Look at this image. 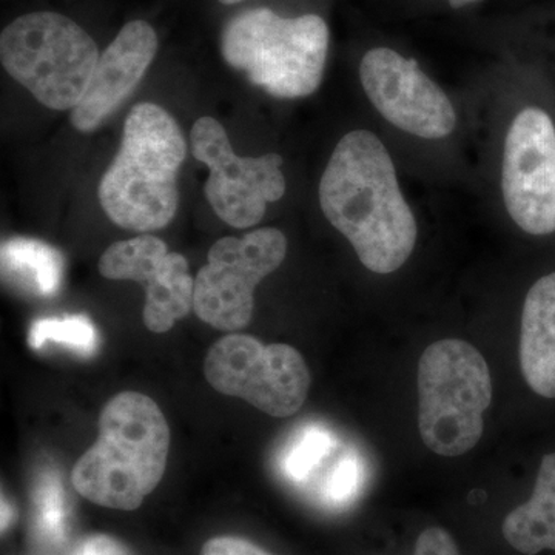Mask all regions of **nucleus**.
<instances>
[{"instance_id": "nucleus-8", "label": "nucleus", "mask_w": 555, "mask_h": 555, "mask_svg": "<svg viewBox=\"0 0 555 555\" xmlns=\"http://www.w3.org/2000/svg\"><path fill=\"white\" fill-rule=\"evenodd\" d=\"M286 254V236L272 228L217 241L195 278L196 315L218 331L246 327L254 315L255 288L283 264Z\"/></svg>"}, {"instance_id": "nucleus-11", "label": "nucleus", "mask_w": 555, "mask_h": 555, "mask_svg": "<svg viewBox=\"0 0 555 555\" xmlns=\"http://www.w3.org/2000/svg\"><path fill=\"white\" fill-rule=\"evenodd\" d=\"M360 78L379 115L398 129L425 139L447 138L455 130L454 105L415 60L374 49L361 61Z\"/></svg>"}, {"instance_id": "nucleus-12", "label": "nucleus", "mask_w": 555, "mask_h": 555, "mask_svg": "<svg viewBox=\"0 0 555 555\" xmlns=\"http://www.w3.org/2000/svg\"><path fill=\"white\" fill-rule=\"evenodd\" d=\"M101 275L107 280L134 281L145 288V327L164 334L193 309L195 280L190 276L188 259L169 251L158 236L142 233L118 241L102 254Z\"/></svg>"}, {"instance_id": "nucleus-3", "label": "nucleus", "mask_w": 555, "mask_h": 555, "mask_svg": "<svg viewBox=\"0 0 555 555\" xmlns=\"http://www.w3.org/2000/svg\"><path fill=\"white\" fill-rule=\"evenodd\" d=\"M169 449L158 404L144 393H118L102 409L96 443L73 467V488L94 505L138 509L163 480Z\"/></svg>"}, {"instance_id": "nucleus-6", "label": "nucleus", "mask_w": 555, "mask_h": 555, "mask_svg": "<svg viewBox=\"0 0 555 555\" xmlns=\"http://www.w3.org/2000/svg\"><path fill=\"white\" fill-rule=\"evenodd\" d=\"M100 56L89 33L53 11L24 14L0 35L5 72L40 104L60 112H72L82 100Z\"/></svg>"}, {"instance_id": "nucleus-19", "label": "nucleus", "mask_w": 555, "mask_h": 555, "mask_svg": "<svg viewBox=\"0 0 555 555\" xmlns=\"http://www.w3.org/2000/svg\"><path fill=\"white\" fill-rule=\"evenodd\" d=\"M38 525L40 532H43L51 540L61 539L65 532V509L64 492H62L60 478L54 474H47L40 481L38 489Z\"/></svg>"}, {"instance_id": "nucleus-14", "label": "nucleus", "mask_w": 555, "mask_h": 555, "mask_svg": "<svg viewBox=\"0 0 555 555\" xmlns=\"http://www.w3.org/2000/svg\"><path fill=\"white\" fill-rule=\"evenodd\" d=\"M520 366L537 396L555 398V272L540 278L526 295Z\"/></svg>"}, {"instance_id": "nucleus-10", "label": "nucleus", "mask_w": 555, "mask_h": 555, "mask_svg": "<svg viewBox=\"0 0 555 555\" xmlns=\"http://www.w3.org/2000/svg\"><path fill=\"white\" fill-rule=\"evenodd\" d=\"M502 190L511 218L524 232H555V127L542 108H525L507 130Z\"/></svg>"}, {"instance_id": "nucleus-2", "label": "nucleus", "mask_w": 555, "mask_h": 555, "mask_svg": "<svg viewBox=\"0 0 555 555\" xmlns=\"http://www.w3.org/2000/svg\"><path fill=\"white\" fill-rule=\"evenodd\" d=\"M185 155L184 134L167 109L152 102L134 105L98 189L109 221L141 233L167 228L177 215L178 173Z\"/></svg>"}, {"instance_id": "nucleus-21", "label": "nucleus", "mask_w": 555, "mask_h": 555, "mask_svg": "<svg viewBox=\"0 0 555 555\" xmlns=\"http://www.w3.org/2000/svg\"><path fill=\"white\" fill-rule=\"evenodd\" d=\"M414 555H462L455 540L443 528H427L416 539Z\"/></svg>"}, {"instance_id": "nucleus-26", "label": "nucleus", "mask_w": 555, "mask_h": 555, "mask_svg": "<svg viewBox=\"0 0 555 555\" xmlns=\"http://www.w3.org/2000/svg\"><path fill=\"white\" fill-rule=\"evenodd\" d=\"M222 5H235V3L243 2V0H218Z\"/></svg>"}, {"instance_id": "nucleus-17", "label": "nucleus", "mask_w": 555, "mask_h": 555, "mask_svg": "<svg viewBox=\"0 0 555 555\" xmlns=\"http://www.w3.org/2000/svg\"><path fill=\"white\" fill-rule=\"evenodd\" d=\"M100 335L96 327L86 315L64 318H42L35 321L28 334V345L33 349H42L47 345H61L79 353L90 357L96 352Z\"/></svg>"}, {"instance_id": "nucleus-4", "label": "nucleus", "mask_w": 555, "mask_h": 555, "mask_svg": "<svg viewBox=\"0 0 555 555\" xmlns=\"http://www.w3.org/2000/svg\"><path fill=\"white\" fill-rule=\"evenodd\" d=\"M327 51V24L317 14L281 17L269 9L247 10L230 20L221 36L230 67L280 100L320 89Z\"/></svg>"}, {"instance_id": "nucleus-1", "label": "nucleus", "mask_w": 555, "mask_h": 555, "mask_svg": "<svg viewBox=\"0 0 555 555\" xmlns=\"http://www.w3.org/2000/svg\"><path fill=\"white\" fill-rule=\"evenodd\" d=\"M318 195L324 217L371 272H396L411 257L415 217L398 185L389 152L371 131H350L341 138Z\"/></svg>"}, {"instance_id": "nucleus-9", "label": "nucleus", "mask_w": 555, "mask_h": 555, "mask_svg": "<svg viewBox=\"0 0 555 555\" xmlns=\"http://www.w3.org/2000/svg\"><path fill=\"white\" fill-rule=\"evenodd\" d=\"M190 144L195 159L210 171L204 185L208 203L230 228H254L264 218L268 204L286 193L283 158L276 153L259 158L236 155L217 119L204 116L196 120Z\"/></svg>"}, {"instance_id": "nucleus-5", "label": "nucleus", "mask_w": 555, "mask_h": 555, "mask_svg": "<svg viewBox=\"0 0 555 555\" xmlns=\"http://www.w3.org/2000/svg\"><path fill=\"white\" fill-rule=\"evenodd\" d=\"M418 427L423 443L443 456L476 448L492 400L485 357L463 339L427 346L418 363Z\"/></svg>"}, {"instance_id": "nucleus-22", "label": "nucleus", "mask_w": 555, "mask_h": 555, "mask_svg": "<svg viewBox=\"0 0 555 555\" xmlns=\"http://www.w3.org/2000/svg\"><path fill=\"white\" fill-rule=\"evenodd\" d=\"M201 555H272L241 537H215L204 543Z\"/></svg>"}, {"instance_id": "nucleus-16", "label": "nucleus", "mask_w": 555, "mask_h": 555, "mask_svg": "<svg viewBox=\"0 0 555 555\" xmlns=\"http://www.w3.org/2000/svg\"><path fill=\"white\" fill-rule=\"evenodd\" d=\"M2 275L35 297H53L61 287L64 258L42 241L11 238L2 246Z\"/></svg>"}, {"instance_id": "nucleus-15", "label": "nucleus", "mask_w": 555, "mask_h": 555, "mask_svg": "<svg viewBox=\"0 0 555 555\" xmlns=\"http://www.w3.org/2000/svg\"><path fill=\"white\" fill-rule=\"evenodd\" d=\"M502 534L525 555L555 551V454L542 460L531 499L507 514Z\"/></svg>"}, {"instance_id": "nucleus-25", "label": "nucleus", "mask_w": 555, "mask_h": 555, "mask_svg": "<svg viewBox=\"0 0 555 555\" xmlns=\"http://www.w3.org/2000/svg\"><path fill=\"white\" fill-rule=\"evenodd\" d=\"M480 2V0H449L452 9H462V7L469 5V3Z\"/></svg>"}, {"instance_id": "nucleus-20", "label": "nucleus", "mask_w": 555, "mask_h": 555, "mask_svg": "<svg viewBox=\"0 0 555 555\" xmlns=\"http://www.w3.org/2000/svg\"><path fill=\"white\" fill-rule=\"evenodd\" d=\"M363 469L357 455L346 454L328 470L321 486V496L331 505H346L357 495L361 486Z\"/></svg>"}, {"instance_id": "nucleus-23", "label": "nucleus", "mask_w": 555, "mask_h": 555, "mask_svg": "<svg viewBox=\"0 0 555 555\" xmlns=\"http://www.w3.org/2000/svg\"><path fill=\"white\" fill-rule=\"evenodd\" d=\"M73 555H133L129 547L113 537L96 534L87 537L76 546Z\"/></svg>"}, {"instance_id": "nucleus-24", "label": "nucleus", "mask_w": 555, "mask_h": 555, "mask_svg": "<svg viewBox=\"0 0 555 555\" xmlns=\"http://www.w3.org/2000/svg\"><path fill=\"white\" fill-rule=\"evenodd\" d=\"M11 521V506L5 502V499L2 500V529H5L7 526L10 525Z\"/></svg>"}, {"instance_id": "nucleus-13", "label": "nucleus", "mask_w": 555, "mask_h": 555, "mask_svg": "<svg viewBox=\"0 0 555 555\" xmlns=\"http://www.w3.org/2000/svg\"><path fill=\"white\" fill-rule=\"evenodd\" d=\"M158 53V36L144 21L124 25L101 54L86 94L69 113L72 126L80 133L100 129L137 90Z\"/></svg>"}, {"instance_id": "nucleus-18", "label": "nucleus", "mask_w": 555, "mask_h": 555, "mask_svg": "<svg viewBox=\"0 0 555 555\" xmlns=\"http://www.w3.org/2000/svg\"><path fill=\"white\" fill-rule=\"evenodd\" d=\"M334 448V436L327 429L306 426L288 444L281 459V469L294 483H305Z\"/></svg>"}, {"instance_id": "nucleus-7", "label": "nucleus", "mask_w": 555, "mask_h": 555, "mask_svg": "<svg viewBox=\"0 0 555 555\" xmlns=\"http://www.w3.org/2000/svg\"><path fill=\"white\" fill-rule=\"evenodd\" d=\"M204 375L218 392L276 418L297 414L310 389L308 364L295 347L262 345L243 334L225 335L210 347Z\"/></svg>"}]
</instances>
